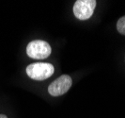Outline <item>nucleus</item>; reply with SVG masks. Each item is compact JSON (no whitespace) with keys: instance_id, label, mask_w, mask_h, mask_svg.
<instances>
[{"instance_id":"4","label":"nucleus","mask_w":125,"mask_h":118,"mask_svg":"<svg viewBox=\"0 0 125 118\" xmlns=\"http://www.w3.org/2000/svg\"><path fill=\"white\" fill-rule=\"evenodd\" d=\"M73 84V79L69 75H62L54 80L48 87V93L52 96H59L67 93Z\"/></svg>"},{"instance_id":"5","label":"nucleus","mask_w":125,"mask_h":118,"mask_svg":"<svg viewBox=\"0 0 125 118\" xmlns=\"http://www.w3.org/2000/svg\"><path fill=\"white\" fill-rule=\"evenodd\" d=\"M117 29L120 34L125 35V16H122L117 23Z\"/></svg>"},{"instance_id":"6","label":"nucleus","mask_w":125,"mask_h":118,"mask_svg":"<svg viewBox=\"0 0 125 118\" xmlns=\"http://www.w3.org/2000/svg\"><path fill=\"white\" fill-rule=\"evenodd\" d=\"M0 118H8L5 114H0Z\"/></svg>"},{"instance_id":"2","label":"nucleus","mask_w":125,"mask_h":118,"mask_svg":"<svg viewBox=\"0 0 125 118\" xmlns=\"http://www.w3.org/2000/svg\"><path fill=\"white\" fill-rule=\"evenodd\" d=\"M52 48L50 44L42 40L32 41L26 46V54L31 59L35 60H43L50 56Z\"/></svg>"},{"instance_id":"3","label":"nucleus","mask_w":125,"mask_h":118,"mask_svg":"<svg viewBox=\"0 0 125 118\" xmlns=\"http://www.w3.org/2000/svg\"><path fill=\"white\" fill-rule=\"evenodd\" d=\"M95 8V0H77L73 6V13L79 20H88L92 16Z\"/></svg>"},{"instance_id":"1","label":"nucleus","mask_w":125,"mask_h":118,"mask_svg":"<svg viewBox=\"0 0 125 118\" xmlns=\"http://www.w3.org/2000/svg\"><path fill=\"white\" fill-rule=\"evenodd\" d=\"M55 72L53 64L48 62H36L26 67L27 76L34 80H44L50 78Z\"/></svg>"}]
</instances>
